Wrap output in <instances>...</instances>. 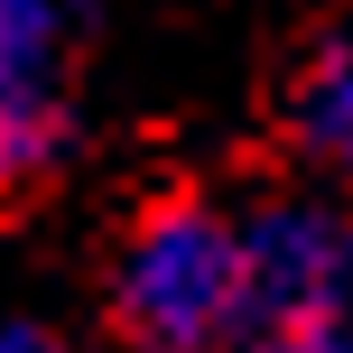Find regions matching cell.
I'll list each match as a JSON object with an SVG mask.
<instances>
[{
	"instance_id": "obj_1",
	"label": "cell",
	"mask_w": 353,
	"mask_h": 353,
	"mask_svg": "<svg viewBox=\"0 0 353 353\" xmlns=\"http://www.w3.org/2000/svg\"><path fill=\"white\" fill-rule=\"evenodd\" d=\"M112 307L149 353H223L251 335V288H242V223L214 205H159L121 242Z\"/></svg>"
},
{
	"instance_id": "obj_2",
	"label": "cell",
	"mask_w": 353,
	"mask_h": 353,
	"mask_svg": "<svg viewBox=\"0 0 353 353\" xmlns=\"http://www.w3.org/2000/svg\"><path fill=\"white\" fill-rule=\"evenodd\" d=\"M242 288H251V325L298 335V325H335L344 288H353V223L335 205H261L242 223Z\"/></svg>"
},
{
	"instance_id": "obj_3",
	"label": "cell",
	"mask_w": 353,
	"mask_h": 353,
	"mask_svg": "<svg viewBox=\"0 0 353 353\" xmlns=\"http://www.w3.org/2000/svg\"><path fill=\"white\" fill-rule=\"evenodd\" d=\"M47 65H56V10L47 0H0V176L37 168L56 140Z\"/></svg>"
},
{
	"instance_id": "obj_4",
	"label": "cell",
	"mask_w": 353,
	"mask_h": 353,
	"mask_svg": "<svg viewBox=\"0 0 353 353\" xmlns=\"http://www.w3.org/2000/svg\"><path fill=\"white\" fill-rule=\"evenodd\" d=\"M298 130H307V149H325L335 168H353V47H335L316 74H307Z\"/></svg>"
},
{
	"instance_id": "obj_5",
	"label": "cell",
	"mask_w": 353,
	"mask_h": 353,
	"mask_svg": "<svg viewBox=\"0 0 353 353\" xmlns=\"http://www.w3.org/2000/svg\"><path fill=\"white\" fill-rule=\"evenodd\" d=\"M261 353H353V325H298V335H270Z\"/></svg>"
},
{
	"instance_id": "obj_6",
	"label": "cell",
	"mask_w": 353,
	"mask_h": 353,
	"mask_svg": "<svg viewBox=\"0 0 353 353\" xmlns=\"http://www.w3.org/2000/svg\"><path fill=\"white\" fill-rule=\"evenodd\" d=\"M0 353H65V344L37 335V325H0Z\"/></svg>"
}]
</instances>
